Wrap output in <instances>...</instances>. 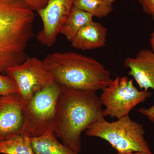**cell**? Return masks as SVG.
<instances>
[{"label":"cell","instance_id":"cell-1","mask_svg":"<svg viewBox=\"0 0 154 154\" xmlns=\"http://www.w3.org/2000/svg\"><path fill=\"white\" fill-rule=\"evenodd\" d=\"M61 87L54 133L79 153L82 133L91 124L105 119L102 105L96 92Z\"/></svg>","mask_w":154,"mask_h":154},{"label":"cell","instance_id":"cell-2","mask_svg":"<svg viewBox=\"0 0 154 154\" xmlns=\"http://www.w3.org/2000/svg\"><path fill=\"white\" fill-rule=\"evenodd\" d=\"M35 14L23 0H0V73L27 58Z\"/></svg>","mask_w":154,"mask_h":154},{"label":"cell","instance_id":"cell-3","mask_svg":"<svg viewBox=\"0 0 154 154\" xmlns=\"http://www.w3.org/2000/svg\"><path fill=\"white\" fill-rule=\"evenodd\" d=\"M54 82L64 88L93 91L112 82L110 72L94 57L72 51L55 52L42 60Z\"/></svg>","mask_w":154,"mask_h":154},{"label":"cell","instance_id":"cell-4","mask_svg":"<svg viewBox=\"0 0 154 154\" xmlns=\"http://www.w3.org/2000/svg\"><path fill=\"white\" fill-rule=\"evenodd\" d=\"M145 132L142 125L127 115L113 122L103 119L94 122L86 130V134L107 141L119 154H152L144 137Z\"/></svg>","mask_w":154,"mask_h":154},{"label":"cell","instance_id":"cell-5","mask_svg":"<svg viewBox=\"0 0 154 154\" xmlns=\"http://www.w3.org/2000/svg\"><path fill=\"white\" fill-rule=\"evenodd\" d=\"M61 87L54 82L37 92L26 103L21 135L29 138L54 132Z\"/></svg>","mask_w":154,"mask_h":154},{"label":"cell","instance_id":"cell-6","mask_svg":"<svg viewBox=\"0 0 154 154\" xmlns=\"http://www.w3.org/2000/svg\"><path fill=\"white\" fill-rule=\"evenodd\" d=\"M99 97L104 116L117 119L129 115L130 111L139 104L152 96L148 91H139L133 81L126 76H117L109 85L102 90Z\"/></svg>","mask_w":154,"mask_h":154},{"label":"cell","instance_id":"cell-7","mask_svg":"<svg viewBox=\"0 0 154 154\" xmlns=\"http://www.w3.org/2000/svg\"><path fill=\"white\" fill-rule=\"evenodd\" d=\"M7 74L16 81L19 95L26 103L37 92L54 82L42 60L34 57H27L22 63L8 69Z\"/></svg>","mask_w":154,"mask_h":154},{"label":"cell","instance_id":"cell-8","mask_svg":"<svg viewBox=\"0 0 154 154\" xmlns=\"http://www.w3.org/2000/svg\"><path fill=\"white\" fill-rule=\"evenodd\" d=\"M74 1L49 0L45 8L37 12L43 25L36 36L39 43L49 48L55 44L61 28L73 7Z\"/></svg>","mask_w":154,"mask_h":154},{"label":"cell","instance_id":"cell-9","mask_svg":"<svg viewBox=\"0 0 154 154\" xmlns=\"http://www.w3.org/2000/svg\"><path fill=\"white\" fill-rule=\"evenodd\" d=\"M26 104L19 94L0 96V142L21 134Z\"/></svg>","mask_w":154,"mask_h":154},{"label":"cell","instance_id":"cell-10","mask_svg":"<svg viewBox=\"0 0 154 154\" xmlns=\"http://www.w3.org/2000/svg\"><path fill=\"white\" fill-rule=\"evenodd\" d=\"M124 66L140 89L151 88L154 92V53L152 50H142L134 57L125 58Z\"/></svg>","mask_w":154,"mask_h":154},{"label":"cell","instance_id":"cell-11","mask_svg":"<svg viewBox=\"0 0 154 154\" xmlns=\"http://www.w3.org/2000/svg\"><path fill=\"white\" fill-rule=\"evenodd\" d=\"M107 35V28L93 20L79 31L71 41L72 45L82 51L101 48L106 45Z\"/></svg>","mask_w":154,"mask_h":154},{"label":"cell","instance_id":"cell-12","mask_svg":"<svg viewBox=\"0 0 154 154\" xmlns=\"http://www.w3.org/2000/svg\"><path fill=\"white\" fill-rule=\"evenodd\" d=\"M30 141L35 154H79L59 141L54 132L31 138Z\"/></svg>","mask_w":154,"mask_h":154},{"label":"cell","instance_id":"cell-13","mask_svg":"<svg viewBox=\"0 0 154 154\" xmlns=\"http://www.w3.org/2000/svg\"><path fill=\"white\" fill-rule=\"evenodd\" d=\"M93 18L91 14L73 6L60 33L71 42L83 27L93 21Z\"/></svg>","mask_w":154,"mask_h":154},{"label":"cell","instance_id":"cell-14","mask_svg":"<svg viewBox=\"0 0 154 154\" xmlns=\"http://www.w3.org/2000/svg\"><path fill=\"white\" fill-rule=\"evenodd\" d=\"M0 154H35L30 138L21 134L0 142Z\"/></svg>","mask_w":154,"mask_h":154},{"label":"cell","instance_id":"cell-15","mask_svg":"<svg viewBox=\"0 0 154 154\" xmlns=\"http://www.w3.org/2000/svg\"><path fill=\"white\" fill-rule=\"evenodd\" d=\"M74 6L99 18L107 17L113 10L112 5L99 0H75Z\"/></svg>","mask_w":154,"mask_h":154},{"label":"cell","instance_id":"cell-16","mask_svg":"<svg viewBox=\"0 0 154 154\" xmlns=\"http://www.w3.org/2000/svg\"><path fill=\"white\" fill-rule=\"evenodd\" d=\"M19 94L17 83L11 75L0 73V96Z\"/></svg>","mask_w":154,"mask_h":154},{"label":"cell","instance_id":"cell-17","mask_svg":"<svg viewBox=\"0 0 154 154\" xmlns=\"http://www.w3.org/2000/svg\"><path fill=\"white\" fill-rule=\"evenodd\" d=\"M31 10L38 12L45 7L49 0H23Z\"/></svg>","mask_w":154,"mask_h":154},{"label":"cell","instance_id":"cell-18","mask_svg":"<svg viewBox=\"0 0 154 154\" xmlns=\"http://www.w3.org/2000/svg\"><path fill=\"white\" fill-rule=\"evenodd\" d=\"M142 7L143 11L150 15L154 20V0H137Z\"/></svg>","mask_w":154,"mask_h":154},{"label":"cell","instance_id":"cell-19","mask_svg":"<svg viewBox=\"0 0 154 154\" xmlns=\"http://www.w3.org/2000/svg\"><path fill=\"white\" fill-rule=\"evenodd\" d=\"M138 111L147 117L150 121L154 123V104L149 108H141Z\"/></svg>","mask_w":154,"mask_h":154},{"label":"cell","instance_id":"cell-20","mask_svg":"<svg viewBox=\"0 0 154 154\" xmlns=\"http://www.w3.org/2000/svg\"><path fill=\"white\" fill-rule=\"evenodd\" d=\"M150 43L152 48V51L154 53V32L151 35Z\"/></svg>","mask_w":154,"mask_h":154},{"label":"cell","instance_id":"cell-21","mask_svg":"<svg viewBox=\"0 0 154 154\" xmlns=\"http://www.w3.org/2000/svg\"><path fill=\"white\" fill-rule=\"evenodd\" d=\"M99 1H102V2H104L109 5H112L113 3L115 2L116 0H99Z\"/></svg>","mask_w":154,"mask_h":154},{"label":"cell","instance_id":"cell-22","mask_svg":"<svg viewBox=\"0 0 154 154\" xmlns=\"http://www.w3.org/2000/svg\"><path fill=\"white\" fill-rule=\"evenodd\" d=\"M124 154H146L144 153H142V152H131V153H129Z\"/></svg>","mask_w":154,"mask_h":154}]
</instances>
